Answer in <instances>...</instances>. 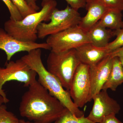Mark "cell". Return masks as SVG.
<instances>
[{
  "label": "cell",
  "mask_w": 123,
  "mask_h": 123,
  "mask_svg": "<svg viewBox=\"0 0 123 123\" xmlns=\"http://www.w3.org/2000/svg\"><path fill=\"white\" fill-rule=\"evenodd\" d=\"M119 57L123 68V56H120Z\"/></svg>",
  "instance_id": "obj_29"
},
{
  "label": "cell",
  "mask_w": 123,
  "mask_h": 123,
  "mask_svg": "<svg viewBox=\"0 0 123 123\" xmlns=\"http://www.w3.org/2000/svg\"><path fill=\"white\" fill-rule=\"evenodd\" d=\"M108 9L118 10L123 11V0H98Z\"/></svg>",
  "instance_id": "obj_22"
},
{
  "label": "cell",
  "mask_w": 123,
  "mask_h": 123,
  "mask_svg": "<svg viewBox=\"0 0 123 123\" xmlns=\"http://www.w3.org/2000/svg\"><path fill=\"white\" fill-rule=\"evenodd\" d=\"M27 4L33 11L37 12L39 10L40 8L37 4V0H25Z\"/></svg>",
  "instance_id": "obj_25"
},
{
  "label": "cell",
  "mask_w": 123,
  "mask_h": 123,
  "mask_svg": "<svg viewBox=\"0 0 123 123\" xmlns=\"http://www.w3.org/2000/svg\"><path fill=\"white\" fill-rule=\"evenodd\" d=\"M57 5L55 0H43L40 11L29 14L20 21L10 18L5 23L4 30L17 39L24 42H35L38 38V26L43 22L50 21L51 14Z\"/></svg>",
  "instance_id": "obj_3"
},
{
  "label": "cell",
  "mask_w": 123,
  "mask_h": 123,
  "mask_svg": "<svg viewBox=\"0 0 123 123\" xmlns=\"http://www.w3.org/2000/svg\"><path fill=\"white\" fill-rule=\"evenodd\" d=\"M101 123H123L117 119L116 115H111L104 118Z\"/></svg>",
  "instance_id": "obj_24"
},
{
  "label": "cell",
  "mask_w": 123,
  "mask_h": 123,
  "mask_svg": "<svg viewBox=\"0 0 123 123\" xmlns=\"http://www.w3.org/2000/svg\"><path fill=\"white\" fill-rule=\"evenodd\" d=\"M78 57L81 63L90 67L97 64L108 54L105 49L87 43L76 49Z\"/></svg>",
  "instance_id": "obj_13"
},
{
  "label": "cell",
  "mask_w": 123,
  "mask_h": 123,
  "mask_svg": "<svg viewBox=\"0 0 123 123\" xmlns=\"http://www.w3.org/2000/svg\"><path fill=\"white\" fill-rule=\"evenodd\" d=\"M69 92L75 105L82 108L92 98L91 94L90 66L81 63L74 75Z\"/></svg>",
  "instance_id": "obj_8"
},
{
  "label": "cell",
  "mask_w": 123,
  "mask_h": 123,
  "mask_svg": "<svg viewBox=\"0 0 123 123\" xmlns=\"http://www.w3.org/2000/svg\"></svg>",
  "instance_id": "obj_30"
},
{
  "label": "cell",
  "mask_w": 123,
  "mask_h": 123,
  "mask_svg": "<svg viewBox=\"0 0 123 123\" xmlns=\"http://www.w3.org/2000/svg\"><path fill=\"white\" fill-rule=\"evenodd\" d=\"M92 99L93 105L87 117L94 123H101L104 118L118 114L121 109L117 102L110 97L107 90H102Z\"/></svg>",
  "instance_id": "obj_9"
},
{
  "label": "cell",
  "mask_w": 123,
  "mask_h": 123,
  "mask_svg": "<svg viewBox=\"0 0 123 123\" xmlns=\"http://www.w3.org/2000/svg\"><path fill=\"white\" fill-rule=\"evenodd\" d=\"M123 83V68L118 57L113 58L112 68L107 81L102 89H111L116 91L117 87Z\"/></svg>",
  "instance_id": "obj_15"
},
{
  "label": "cell",
  "mask_w": 123,
  "mask_h": 123,
  "mask_svg": "<svg viewBox=\"0 0 123 123\" xmlns=\"http://www.w3.org/2000/svg\"><path fill=\"white\" fill-rule=\"evenodd\" d=\"M37 75L35 71L21 58L15 61L9 62L5 68L0 67V95L8 102L9 100L2 89L6 82L17 81L24 83L25 86L29 87L36 80Z\"/></svg>",
  "instance_id": "obj_6"
},
{
  "label": "cell",
  "mask_w": 123,
  "mask_h": 123,
  "mask_svg": "<svg viewBox=\"0 0 123 123\" xmlns=\"http://www.w3.org/2000/svg\"><path fill=\"white\" fill-rule=\"evenodd\" d=\"M20 12L23 18L35 12L30 8L25 0H11Z\"/></svg>",
  "instance_id": "obj_20"
},
{
  "label": "cell",
  "mask_w": 123,
  "mask_h": 123,
  "mask_svg": "<svg viewBox=\"0 0 123 123\" xmlns=\"http://www.w3.org/2000/svg\"><path fill=\"white\" fill-rule=\"evenodd\" d=\"M19 121L14 114L7 110L6 106H0V123H18Z\"/></svg>",
  "instance_id": "obj_19"
},
{
  "label": "cell",
  "mask_w": 123,
  "mask_h": 123,
  "mask_svg": "<svg viewBox=\"0 0 123 123\" xmlns=\"http://www.w3.org/2000/svg\"><path fill=\"white\" fill-rule=\"evenodd\" d=\"M123 11L118 10L108 9L98 23L107 29L113 31L123 28Z\"/></svg>",
  "instance_id": "obj_16"
},
{
  "label": "cell",
  "mask_w": 123,
  "mask_h": 123,
  "mask_svg": "<svg viewBox=\"0 0 123 123\" xmlns=\"http://www.w3.org/2000/svg\"><path fill=\"white\" fill-rule=\"evenodd\" d=\"M114 34L115 39L104 48L108 54L123 47V28L114 31Z\"/></svg>",
  "instance_id": "obj_18"
},
{
  "label": "cell",
  "mask_w": 123,
  "mask_h": 123,
  "mask_svg": "<svg viewBox=\"0 0 123 123\" xmlns=\"http://www.w3.org/2000/svg\"><path fill=\"white\" fill-rule=\"evenodd\" d=\"M7 6L10 14V19L14 21H20L23 18L18 10L11 0H1Z\"/></svg>",
  "instance_id": "obj_21"
},
{
  "label": "cell",
  "mask_w": 123,
  "mask_h": 123,
  "mask_svg": "<svg viewBox=\"0 0 123 123\" xmlns=\"http://www.w3.org/2000/svg\"><path fill=\"white\" fill-rule=\"evenodd\" d=\"M7 103V102L5 100L4 98L2 96L0 95V106L3 104Z\"/></svg>",
  "instance_id": "obj_27"
},
{
  "label": "cell",
  "mask_w": 123,
  "mask_h": 123,
  "mask_svg": "<svg viewBox=\"0 0 123 123\" xmlns=\"http://www.w3.org/2000/svg\"><path fill=\"white\" fill-rule=\"evenodd\" d=\"M86 32L90 43L102 48L105 47L110 39L115 36L114 31L102 26L98 22Z\"/></svg>",
  "instance_id": "obj_14"
},
{
  "label": "cell",
  "mask_w": 123,
  "mask_h": 123,
  "mask_svg": "<svg viewBox=\"0 0 123 123\" xmlns=\"http://www.w3.org/2000/svg\"><path fill=\"white\" fill-rule=\"evenodd\" d=\"M41 49L32 50L21 59L35 71L38 76V81L51 94L59 99L73 114L77 117L82 116L84 112L75 105L69 91L65 90L59 80L45 68L42 62Z\"/></svg>",
  "instance_id": "obj_2"
},
{
  "label": "cell",
  "mask_w": 123,
  "mask_h": 123,
  "mask_svg": "<svg viewBox=\"0 0 123 123\" xmlns=\"http://www.w3.org/2000/svg\"><path fill=\"white\" fill-rule=\"evenodd\" d=\"M81 17L78 11L68 5L63 10L56 8L51 14L48 23L42 22L37 29L38 38L60 33L70 27L78 25Z\"/></svg>",
  "instance_id": "obj_5"
},
{
  "label": "cell",
  "mask_w": 123,
  "mask_h": 123,
  "mask_svg": "<svg viewBox=\"0 0 123 123\" xmlns=\"http://www.w3.org/2000/svg\"><path fill=\"white\" fill-rule=\"evenodd\" d=\"M87 12L81 18L78 25L82 30L88 31L101 19L108 9L98 0H86Z\"/></svg>",
  "instance_id": "obj_12"
},
{
  "label": "cell",
  "mask_w": 123,
  "mask_h": 123,
  "mask_svg": "<svg viewBox=\"0 0 123 123\" xmlns=\"http://www.w3.org/2000/svg\"><path fill=\"white\" fill-rule=\"evenodd\" d=\"M68 110L37 80L23 95L19 108L21 116L36 123H55Z\"/></svg>",
  "instance_id": "obj_1"
},
{
  "label": "cell",
  "mask_w": 123,
  "mask_h": 123,
  "mask_svg": "<svg viewBox=\"0 0 123 123\" xmlns=\"http://www.w3.org/2000/svg\"><path fill=\"white\" fill-rule=\"evenodd\" d=\"M70 7L78 11L79 9L85 7L86 0H65Z\"/></svg>",
  "instance_id": "obj_23"
},
{
  "label": "cell",
  "mask_w": 123,
  "mask_h": 123,
  "mask_svg": "<svg viewBox=\"0 0 123 123\" xmlns=\"http://www.w3.org/2000/svg\"><path fill=\"white\" fill-rule=\"evenodd\" d=\"M18 123H36L34 122H32L30 121H25L23 119L19 120V122Z\"/></svg>",
  "instance_id": "obj_28"
},
{
  "label": "cell",
  "mask_w": 123,
  "mask_h": 123,
  "mask_svg": "<svg viewBox=\"0 0 123 123\" xmlns=\"http://www.w3.org/2000/svg\"><path fill=\"white\" fill-rule=\"evenodd\" d=\"M36 49L51 50L46 43H39L21 41L10 35L4 29L0 28V50L5 52L7 61H10L14 55L18 52H29Z\"/></svg>",
  "instance_id": "obj_10"
},
{
  "label": "cell",
  "mask_w": 123,
  "mask_h": 123,
  "mask_svg": "<svg viewBox=\"0 0 123 123\" xmlns=\"http://www.w3.org/2000/svg\"><path fill=\"white\" fill-rule=\"evenodd\" d=\"M47 62V70L59 80L64 89L69 91L75 71L81 63L76 49L61 52L51 51Z\"/></svg>",
  "instance_id": "obj_4"
},
{
  "label": "cell",
  "mask_w": 123,
  "mask_h": 123,
  "mask_svg": "<svg viewBox=\"0 0 123 123\" xmlns=\"http://www.w3.org/2000/svg\"><path fill=\"white\" fill-rule=\"evenodd\" d=\"M54 123H94L87 117L83 115L77 117L75 115L67 110L63 115L55 121Z\"/></svg>",
  "instance_id": "obj_17"
},
{
  "label": "cell",
  "mask_w": 123,
  "mask_h": 123,
  "mask_svg": "<svg viewBox=\"0 0 123 123\" xmlns=\"http://www.w3.org/2000/svg\"><path fill=\"white\" fill-rule=\"evenodd\" d=\"M108 55L112 58L123 56V47L109 53Z\"/></svg>",
  "instance_id": "obj_26"
},
{
  "label": "cell",
  "mask_w": 123,
  "mask_h": 123,
  "mask_svg": "<svg viewBox=\"0 0 123 123\" xmlns=\"http://www.w3.org/2000/svg\"><path fill=\"white\" fill-rule=\"evenodd\" d=\"M46 43L50 46L51 51L61 52L76 49L90 42L86 32L77 25L49 36Z\"/></svg>",
  "instance_id": "obj_7"
},
{
  "label": "cell",
  "mask_w": 123,
  "mask_h": 123,
  "mask_svg": "<svg viewBox=\"0 0 123 123\" xmlns=\"http://www.w3.org/2000/svg\"></svg>",
  "instance_id": "obj_31"
},
{
  "label": "cell",
  "mask_w": 123,
  "mask_h": 123,
  "mask_svg": "<svg viewBox=\"0 0 123 123\" xmlns=\"http://www.w3.org/2000/svg\"><path fill=\"white\" fill-rule=\"evenodd\" d=\"M112 61L113 58L108 55L98 63L90 67L92 98L102 90L107 81L111 70Z\"/></svg>",
  "instance_id": "obj_11"
}]
</instances>
